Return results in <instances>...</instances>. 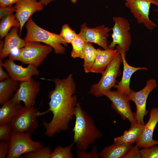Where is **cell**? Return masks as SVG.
I'll return each instance as SVG.
<instances>
[{
  "instance_id": "obj_1",
  "label": "cell",
  "mask_w": 158,
  "mask_h": 158,
  "mask_svg": "<svg viewBox=\"0 0 158 158\" xmlns=\"http://www.w3.org/2000/svg\"><path fill=\"white\" fill-rule=\"evenodd\" d=\"M42 79L53 81L55 84L54 89L49 93L48 109L40 113L41 115L49 111L52 113L51 121L48 123L44 120L42 123L45 129L44 134L51 137L57 133L67 130L70 122L74 116L78 102L77 97L74 95L76 84L72 74L63 79Z\"/></svg>"
},
{
  "instance_id": "obj_2",
  "label": "cell",
  "mask_w": 158,
  "mask_h": 158,
  "mask_svg": "<svg viewBox=\"0 0 158 158\" xmlns=\"http://www.w3.org/2000/svg\"><path fill=\"white\" fill-rule=\"evenodd\" d=\"M74 116L75 123L72 130L73 143L78 149L86 151L102 133L96 126L92 116L82 109L79 102L76 106Z\"/></svg>"
},
{
  "instance_id": "obj_3",
  "label": "cell",
  "mask_w": 158,
  "mask_h": 158,
  "mask_svg": "<svg viewBox=\"0 0 158 158\" xmlns=\"http://www.w3.org/2000/svg\"><path fill=\"white\" fill-rule=\"evenodd\" d=\"M27 30L24 39L26 42H41L51 47L56 54H63L65 53L64 47L68 43L61 35L50 32L38 26L30 17L26 23Z\"/></svg>"
},
{
  "instance_id": "obj_4",
  "label": "cell",
  "mask_w": 158,
  "mask_h": 158,
  "mask_svg": "<svg viewBox=\"0 0 158 158\" xmlns=\"http://www.w3.org/2000/svg\"><path fill=\"white\" fill-rule=\"evenodd\" d=\"M122 63V57L118 50L114 57L102 74L99 81L91 86L89 93L95 97H99L114 87L116 85V78L121 75L120 67Z\"/></svg>"
},
{
  "instance_id": "obj_5",
  "label": "cell",
  "mask_w": 158,
  "mask_h": 158,
  "mask_svg": "<svg viewBox=\"0 0 158 158\" xmlns=\"http://www.w3.org/2000/svg\"><path fill=\"white\" fill-rule=\"evenodd\" d=\"M52 49L51 46L42 44L40 42H26L24 46L20 49L19 55L15 61L37 67L41 64Z\"/></svg>"
},
{
  "instance_id": "obj_6",
  "label": "cell",
  "mask_w": 158,
  "mask_h": 158,
  "mask_svg": "<svg viewBox=\"0 0 158 158\" xmlns=\"http://www.w3.org/2000/svg\"><path fill=\"white\" fill-rule=\"evenodd\" d=\"M31 134L13 131L10 141L9 150L6 158H19L24 154L44 147L40 142L31 139Z\"/></svg>"
},
{
  "instance_id": "obj_7",
  "label": "cell",
  "mask_w": 158,
  "mask_h": 158,
  "mask_svg": "<svg viewBox=\"0 0 158 158\" xmlns=\"http://www.w3.org/2000/svg\"><path fill=\"white\" fill-rule=\"evenodd\" d=\"M40 112L34 106H21L10 123L13 131L32 133L39 128Z\"/></svg>"
},
{
  "instance_id": "obj_8",
  "label": "cell",
  "mask_w": 158,
  "mask_h": 158,
  "mask_svg": "<svg viewBox=\"0 0 158 158\" xmlns=\"http://www.w3.org/2000/svg\"><path fill=\"white\" fill-rule=\"evenodd\" d=\"M113 20L114 24L112 28V41L108 48L114 49L118 46L126 52L129 50L132 42L130 24L127 19L122 17H114Z\"/></svg>"
},
{
  "instance_id": "obj_9",
  "label": "cell",
  "mask_w": 158,
  "mask_h": 158,
  "mask_svg": "<svg viewBox=\"0 0 158 158\" xmlns=\"http://www.w3.org/2000/svg\"><path fill=\"white\" fill-rule=\"evenodd\" d=\"M125 6L129 10L137 23L143 25L147 29L151 30L157 25L149 17L151 4L158 7V0H123Z\"/></svg>"
},
{
  "instance_id": "obj_10",
  "label": "cell",
  "mask_w": 158,
  "mask_h": 158,
  "mask_svg": "<svg viewBox=\"0 0 158 158\" xmlns=\"http://www.w3.org/2000/svg\"><path fill=\"white\" fill-rule=\"evenodd\" d=\"M104 95L111 102L112 109L120 115L122 119H127L131 123H137L135 113L132 111L128 96L117 90L105 92Z\"/></svg>"
},
{
  "instance_id": "obj_11",
  "label": "cell",
  "mask_w": 158,
  "mask_h": 158,
  "mask_svg": "<svg viewBox=\"0 0 158 158\" xmlns=\"http://www.w3.org/2000/svg\"><path fill=\"white\" fill-rule=\"evenodd\" d=\"M157 86L155 79H150L147 81L145 87L141 90L137 92L131 90L128 97L130 100L133 101L136 106L135 115L137 123L145 125L143 118L148 113L146 109L147 99L151 92Z\"/></svg>"
},
{
  "instance_id": "obj_12",
  "label": "cell",
  "mask_w": 158,
  "mask_h": 158,
  "mask_svg": "<svg viewBox=\"0 0 158 158\" xmlns=\"http://www.w3.org/2000/svg\"><path fill=\"white\" fill-rule=\"evenodd\" d=\"M40 90V83L32 78L20 82L19 88L12 98L18 103L22 101L26 107L34 106Z\"/></svg>"
},
{
  "instance_id": "obj_13",
  "label": "cell",
  "mask_w": 158,
  "mask_h": 158,
  "mask_svg": "<svg viewBox=\"0 0 158 158\" xmlns=\"http://www.w3.org/2000/svg\"><path fill=\"white\" fill-rule=\"evenodd\" d=\"M111 30L104 25L91 28L84 23L81 25L79 34L85 42L95 43L106 49L108 48L107 39Z\"/></svg>"
},
{
  "instance_id": "obj_14",
  "label": "cell",
  "mask_w": 158,
  "mask_h": 158,
  "mask_svg": "<svg viewBox=\"0 0 158 158\" xmlns=\"http://www.w3.org/2000/svg\"><path fill=\"white\" fill-rule=\"evenodd\" d=\"M4 68L12 79L20 82L28 80L33 76H38L40 72L37 67L32 65H28L24 67L22 65L16 63L14 61L9 59L2 62Z\"/></svg>"
},
{
  "instance_id": "obj_15",
  "label": "cell",
  "mask_w": 158,
  "mask_h": 158,
  "mask_svg": "<svg viewBox=\"0 0 158 158\" xmlns=\"http://www.w3.org/2000/svg\"><path fill=\"white\" fill-rule=\"evenodd\" d=\"M44 6L37 0H19L15 4L14 7L15 9V15L20 25V36L28 20L35 12L42 10Z\"/></svg>"
},
{
  "instance_id": "obj_16",
  "label": "cell",
  "mask_w": 158,
  "mask_h": 158,
  "mask_svg": "<svg viewBox=\"0 0 158 158\" xmlns=\"http://www.w3.org/2000/svg\"><path fill=\"white\" fill-rule=\"evenodd\" d=\"M158 122V108H153L151 110L148 122L145 124L142 134L136 142V145L140 148L158 144V140L153 139V132Z\"/></svg>"
},
{
  "instance_id": "obj_17",
  "label": "cell",
  "mask_w": 158,
  "mask_h": 158,
  "mask_svg": "<svg viewBox=\"0 0 158 158\" xmlns=\"http://www.w3.org/2000/svg\"><path fill=\"white\" fill-rule=\"evenodd\" d=\"M116 48L120 53L122 59L123 65V75L121 80L117 82L114 87L128 96L130 94L131 90L130 87V80L133 74L136 71L140 70H147L146 67H135L128 64L126 59V52L118 46Z\"/></svg>"
},
{
  "instance_id": "obj_18",
  "label": "cell",
  "mask_w": 158,
  "mask_h": 158,
  "mask_svg": "<svg viewBox=\"0 0 158 158\" xmlns=\"http://www.w3.org/2000/svg\"><path fill=\"white\" fill-rule=\"evenodd\" d=\"M18 28L13 27L10 30L5 36L2 51L0 52V59L3 60L8 56L11 51L16 48H21L24 46L26 42L18 35Z\"/></svg>"
},
{
  "instance_id": "obj_19",
  "label": "cell",
  "mask_w": 158,
  "mask_h": 158,
  "mask_svg": "<svg viewBox=\"0 0 158 158\" xmlns=\"http://www.w3.org/2000/svg\"><path fill=\"white\" fill-rule=\"evenodd\" d=\"M117 49L108 48L103 50L97 49V56L90 72L102 74L114 57Z\"/></svg>"
},
{
  "instance_id": "obj_20",
  "label": "cell",
  "mask_w": 158,
  "mask_h": 158,
  "mask_svg": "<svg viewBox=\"0 0 158 158\" xmlns=\"http://www.w3.org/2000/svg\"><path fill=\"white\" fill-rule=\"evenodd\" d=\"M133 146V144L114 143L105 147L98 153V156L102 158H123Z\"/></svg>"
},
{
  "instance_id": "obj_21",
  "label": "cell",
  "mask_w": 158,
  "mask_h": 158,
  "mask_svg": "<svg viewBox=\"0 0 158 158\" xmlns=\"http://www.w3.org/2000/svg\"><path fill=\"white\" fill-rule=\"evenodd\" d=\"M21 106L12 98L2 104L0 108V124L10 123Z\"/></svg>"
},
{
  "instance_id": "obj_22",
  "label": "cell",
  "mask_w": 158,
  "mask_h": 158,
  "mask_svg": "<svg viewBox=\"0 0 158 158\" xmlns=\"http://www.w3.org/2000/svg\"><path fill=\"white\" fill-rule=\"evenodd\" d=\"M145 125L131 123L128 130H125L121 136L114 138V143L117 144H131L136 142L142 134Z\"/></svg>"
},
{
  "instance_id": "obj_23",
  "label": "cell",
  "mask_w": 158,
  "mask_h": 158,
  "mask_svg": "<svg viewBox=\"0 0 158 158\" xmlns=\"http://www.w3.org/2000/svg\"><path fill=\"white\" fill-rule=\"evenodd\" d=\"M20 82L10 77L0 81V104L11 99L18 89Z\"/></svg>"
},
{
  "instance_id": "obj_24",
  "label": "cell",
  "mask_w": 158,
  "mask_h": 158,
  "mask_svg": "<svg viewBox=\"0 0 158 158\" xmlns=\"http://www.w3.org/2000/svg\"><path fill=\"white\" fill-rule=\"evenodd\" d=\"M97 52L91 43L85 42L83 52V68L85 73L90 72Z\"/></svg>"
},
{
  "instance_id": "obj_25",
  "label": "cell",
  "mask_w": 158,
  "mask_h": 158,
  "mask_svg": "<svg viewBox=\"0 0 158 158\" xmlns=\"http://www.w3.org/2000/svg\"><path fill=\"white\" fill-rule=\"evenodd\" d=\"M20 28V25L13 13L7 15L1 19L0 37L1 39L8 33L11 28Z\"/></svg>"
},
{
  "instance_id": "obj_26",
  "label": "cell",
  "mask_w": 158,
  "mask_h": 158,
  "mask_svg": "<svg viewBox=\"0 0 158 158\" xmlns=\"http://www.w3.org/2000/svg\"><path fill=\"white\" fill-rule=\"evenodd\" d=\"M85 41L79 34H77L71 43L72 50L71 56L73 58L83 59V52Z\"/></svg>"
},
{
  "instance_id": "obj_27",
  "label": "cell",
  "mask_w": 158,
  "mask_h": 158,
  "mask_svg": "<svg viewBox=\"0 0 158 158\" xmlns=\"http://www.w3.org/2000/svg\"><path fill=\"white\" fill-rule=\"evenodd\" d=\"M73 143L65 147L58 146L51 153V158H73L72 151Z\"/></svg>"
},
{
  "instance_id": "obj_28",
  "label": "cell",
  "mask_w": 158,
  "mask_h": 158,
  "mask_svg": "<svg viewBox=\"0 0 158 158\" xmlns=\"http://www.w3.org/2000/svg\"><path fill=\"white\" fill-rule=\"evenodd\" d=\"M51 150L49 146L43 147L25 153L21 157L25 158H51Z\"/></svg>"
},
{
  "instance_id": "obj_29",
  "label": "cell",
  "mask_w": 158,
  "mask_h": 158,
  "mask_svg": "<svg viewBox=\"0 0 158 158\" xmlns=\"http://www.w3.org/2000/svg\"><path fill=\"white\" fill-rule=\"evenodd\" d=\"M60 34L67 43H71L77 34L67 24L62 25Z\"/></svg>"
},
{
  "instance_id": "obj_30",
  "label": "cell",
  "mask_w": 158,
  "mask_h": 158,
  "mask_svg": "<svg viewBox=\"0 0 158 158\" xmlns=\"http://www.w3.org/2000/svg\"><path fill=\"white\" fill-rule=\"evenodd\" d=\"M142 158H158V144L143 148L140 150Z\"/></svg>"
},
{
  "instance_id": "obj_31",
  "label": "cell",
  "mask_w": 158,
  "mask_h": 158,
  "mask_svg": "<svg viewBox=\"0 0 158 158\" xmlns=\"http://www.w3.org/2000/svg\"><path fill=\"white\" fill-rule=\"evenodd\" d=\"M10 123L0 124V140L10 141L13 131Z\"/></svg>"
},
{
  "instance_id": "obj_32",
  "label": "cell",
  "mask_w": 158,
  "mask_h": 158,
  "mask_svg": "<svg viewBox=\"0 0 158 158\" xmlns=\"http://www.w3.org/2000/svg\"><path fill=\"white\" fill-rule=\"evenodd\" d=\"M97 151L98 147L96 145L92 146L91 151L89 152L77 149L76 157L78 158H98L99 157Z\"/></svg>"
},
{
  "instance_id": "obj_33",
  "label": "cell",
  "mask_w": 158,
  "mask_h": 158,
  "mask_svg": "<svg viewBox=\"0 0 158 158\" xmlns=\"http://www.w3.org/2000/svg\"><path fill=\"white\" fill-rule=\"evenodd\" d=\"M139 147L136 145L132 146L128 152L123 157V158H141Z\"/></svg>"
},
{
  "instance_id": "obj_34",
  "label": "cell",
  "mask_w": 158,
  "mask_h": 158,
  "mask_svg": "<svg viewBox=\"0 0 158 158\" xmlns=\"http://www.w3.org/2000/svg\"><path fill=\"white\" fill-rule=\"evenodd\" d=\"M10 141H0V158L6 157L9 151Z\"/></svg>"
},
{
  "instance_id": "obj_35",
  "label": "cell",
  "mask_w": 158,
  "mask_h": 158,
  "mask_svg": "<svg viewBox=\"0 0 158 158\" xmlns=\"http://www.w3.org/2000/svg\"><path fill=\"white\" fill-rule=\"evenodd\" d=\"M15 12L14 7L12 6L4 7H0V18L1 19L4 16Z\"/></svg>"
},
{
  "instance_id": "obj_36",
  "label": "cell",
  "mask_w": 158,
  "mask_h": 158,
  "mask_svg": "<svg viewBox=\"0 0 158 158\" xmlns=\"http://www.w3.org/2000/svg\"><path fill=\"white\" fill-rule=\"evenodd\" d=\"M2 60L0 59V81L4 80L10 78L8 73L4 70L2 64Z\"/></svg>"
},
{
  "instance_id": "obj_37",
  "label": "cell",
  "mask_w": 158,
  "mask_h": 158,
  "mask_svg": "<svg viewBox=\"0 0 158 158\" xmlns=\"http://www.w3.org/2000/svg\"><path fill=\"white\" fill-rule=\"evenodd\" d=\"M19 0H0V7H4L12 6L16 4Z\"/></svg>"
},
{
  "instance_id": "obj_38",
  "label": "cell",
  "mask_w": 158,
  "mask_h": 158,
  "mask_svg": "<svg viewBox=\"0 0 158 158\" xmlns=\"http://www.w3.org/2000/svg\"><path fill=\"white\" fill-rule=\"evenodd\" d=\"M55 0H39L44 6L47 5L50 3Z\"/></svg>"
},
{
  "instance_id": "obj_39",
  "label": "cell",
  "mask_w": 158,
  "mask_h": 158,
  "mask_svg": "<svg viewBox=\"0 0 158 158\" xmlns=\"http://www.w3.org/2000/svg\"><path fill=\"white\" fill-rule=\"evenodd\" d=\"M77 0H71V1L72 3L75 4Z\"/></svg>"
},
{
  "instance_id": "obj_40",
  "label": "cell",
  "mask_w": 158,
  "mask_h": 158,
  "mask_svg": "<svg viewBox=\"0 0 158 158\" xmlns=\"http://www.w3.org/2000/svg\"><path fill=\"white\" fill-rule=\"evenodd\" d=\"M157 11H158V10H157Z\"/></svg>"
}]
</instances>
